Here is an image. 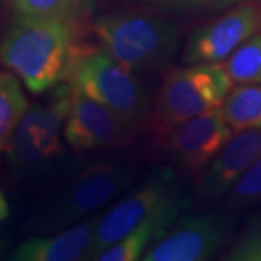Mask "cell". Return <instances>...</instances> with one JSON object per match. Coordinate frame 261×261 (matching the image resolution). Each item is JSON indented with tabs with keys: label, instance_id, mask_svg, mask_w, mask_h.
Returning a JSON list of instances; mask_svg holds the SVG:
<instances>
[{
	"label": "cell",
	"instance_id": "obj_1",
	"mask_svg": "<svg viewBox=\"0 0 261 261\" xmlns=\"http://www.w3.org/2000/svg\"><path fill=\"white\" fill-rule=\"evenodd\" d=\"M77 22L58 18L22 16L13 20L0 41V63L42 93L70 79L82 49Z\"/></svg>",
	"mask_w": 261,
	"mask_h": 261
},
{
	"label": "cell",
	"instance_id": "obj_2",
	"mask_svg": "<svg viewBox=\"0 0 261 261\" xmlns=\"http://www.w3.org/2000/svg\"><path fill=\"white\" fill-rule=\"evenodd\" d=\"M103 51L134 73H149L173 60L181 31L167 19L142 12H115L92 25Z\"/></svg>",
	"mask_w": 261,
	"mask_h": 261
},
{
	"label": "cell",
	"instance_id": "obj_3",
	"mask_svg": "<svg viewBox=\"0 0 261 261\" xmlns=\"http://www.w3.org/2000/svg\"><path fill=\"white\" fill-rule=\"evenodd\" d=\"M232 84L221 63L173 68L155 94L148 122L151 129L164 137L181 122L219 111Z\"/></svg>",
	"mask_w": 261,
	"mask_h": 261
},
{
	"label": "cell",
	"instance_id": "obj_4",
	"mask_svg": "<svg viewBox=\"0 0 261 261\" xmlns=\"http://www.w3.org/2000/svg\"><path fill=\"white\" fill-rule=\"evenodd\" d=\"M189 205L190 200L181 193L173 168L155 167L129 195L111 211L99 215L87 260H94L103 250L151 218L171 211H185Z\"/></svg>",
	"mask_w": 261,
	"mask_h": 261
},
{
	"label": "cell",
	"instance_id": "obj_5",
	"mask_svg": "<svg viewBox=\"0 0 261 261\" xmlns=\"http://www.w3.org/2000/svg\"><path fill=\"white\" fill-rule=\"evenodd\" d=\"M70 84L105 105L134 129L149 122L152 106L135 73L118 63L102 48L79 57Z\"/></svg>",
	"mask_w": 261,
	"mask_h": 261
},
{
	"label": "cell",
	"instance_id": "obj_6",
	"mask_svg": "<svg viewBox=\"0 0 261 261\" xmlns=\"http://www.w3.org/2000/svg\"><path fill=\"white\" fill-rule=\"evenodd\" d=\"M137 173L134 164L123 161H96L86 166L65 189L47 224L54 228L67 226L93 214L129 189Z\"/></svg>",
	"mask_w": 261,
	"mask_h": 261
},
{
	"label": "cell",
	"instance_id": "obj_7",
	"mask_svg": "<svg viewBox=\"0 0 261 261\" xmlns=\"http://www.w3.org/2000/svg\"><path fill=\"white\" fill-rule=\"evenodd\" d=\"M71 94V84L60 86L47 106L35 105L27 111L6 149L13 167H38L61 152L60 134L70 112Z\"/></svg>",
	"mask_w": 261,
	"mask_h": 261
},
{
	"label": "cell",
	"instance_id": "obj_8",
	"mask_svg": "<svg viewBox=\"0 0 261 261\" xmlns=\"http://www.w3.org/2000/svg\"><path fill=\"white\" fill-rule=\"evenodd\" d=\"M260 29V6L240 3L214 22L190 32L181 56L183 63H222L247 39L258 34Z\"/></svg>",
	"mask_w": 261,
	"mask_h": 261
},
{
	"label": "cell",
	"instance_id": "obj_9",
	"mask_svg": "<svg viewBox=\"0 0 261 261\" xmlns=\"http://www.w3.org/2000/svg\"><path fill=\"white\" fill-rule=\"evenodd\" d=\"M228 221L221 214L180 215L144 254V261H205L226 240Z\"/></svg>",
	"mask_w": 261,
	"mask_h": 261
},
{
	"label": "cell",
	"instance_id": "obj_10",
	"mask_svg": "<svg viewBox=\"0 0 261 261\" xmlns=\"http://www.w3.org/2000/svg\"><path fill=\"white\" fill-rule=\"evenodd\" d=\"M73 87L64 123L65 141L75 149H112L134 140V128L105 105Z\"/></svg>",
	"mask_w": 261,
	"mask_h": 261
},
{
	"label": "cell",
	"instance_id": "obj_11",
	"mask_svg": "<svg viewBox=\"0 0 261 261\" xmlns=\"http://www.w3.org/2000/svg\"><path fill=\"white\" fill-rule=\"evenodd\" d=\"M232 137L222 111L178 123L164 135V148L177 167L197 173L206 168Z\"/></svg>",
	"mask_w": 261,
	"mask_h": 261
},
{
	"label": "cell",
	"instance_id": "obj_12",
	"mask_svg": "<svg viewBox=\"0 0 261 261\" xmlns=\"http://www.w3.org/2000/svg\"><path fill=\"white\" fill-rule=\"evenodd\" d=\"M260 155L261 129L237 130L206 167L200 180V195L216 197L228 193Z\"/></svg>",
	"mask_w": 261,
	"mask_h": 261
},
{
	"label": "cell",
	"instance_id": "obj_13",
	"mask_svg": "<svg viewBox=\"0 0 261 261\" xmlns=\"http://www.w3.org/2000/svg\"><path fill=\"white\" fill-rule=\"evenodd\" d=\"M99 215L53 237H32L18 245L10 260L75 261L87 260Z\"/></svg>",
	"mask_w": 261,
	"mask_h": 261
},
{
	"label": "cell",
	"instance_id": "obj_14",
	"mask_svg": "<svg viewBox=\"0 0 261 261\" xmlns=\"http://www.w3.org/2000/svg\"><path fill=\"white\" fill-rule=\"evenodd\" d=\"M183 211H171L167 214L154 216L144 224L137 226L134 231L126 233L118 243L103 250L96 261H135L142 260L149 247L160 240Z\"/></svg>",
	"mask_w": 261,
	"mask_h": 261
},
{
	"label": "cell",
	"instance_id": "obj_15",
	"mask_svg": "<svg viewBox=\"0 0 261 261\" xmlns=\"http://www.w3.org/2000/svg\"><path fill=\"white\" fill-rule=\"evenodd\" d=\"M221 111L233 132L261 129V86L240 84L229 92Z\"/></svg>",
	"mask_w": 261,
	"mask_h": 261
},
{
	"label": "cell",
	"instance_id": "obj_16",
	"mask_svg": "<svg viewBox=\"0 0 261 261\" xmlns=\"http://www.w3.org/2000/svg\"><path fill=\"white\" fill-rule=\"evenodd\" d=\"M28 109V99L18 79L0 71V152L8 149L19 122Z\"/></svg>",
	"mask_w": 261,
	"mask_h": 261
},
{
	"label": "cell",
	"instance_id": "obj_17",
	"mask_svg": "<svg viewBox=\"0 0 261 261\" xmlns=\"http://www.w3.org/2000/svg\"><path fill=\"white\" fill-rule=\"evenodd\" d=\"M221 64L233 84L261 86V34L247 39Z\"/></svg>",
	"mask_w": 261,
	"mask_h": 261
},
{
	"label": "cell",
	"instance_id": "obj_18",
	"mask_svg": "<svg viewBox=\"0 0 261 261\" xmlns=\"http://www.w3.org/2000/svg\"><path fill=\"white\" fill-rule=\"evenodd\" d=\"M18 15L32 18H58L77 22L84 0H12Z\"/></svg>",
	"mask_w": 261,
	"mask_h": 261
},
{
	"label": "cell",
	"instance_id": "obj_19",
	"mask_svg": "<svg viewBox=\"0 0 261 261\" xmlns=\"http://www.w3.org/2000/svg\"><path fill=\"white\" fill-rule=\"evenodd\" d=\"M226 202L235 209L261 203V155L229 189Z\"/></svg>",
	"mask_w": 261,
	"mask_h": 261
},
{
	"label": "cell",
	"instance_id": "obj_20",
	"mask_svg": "<svg viewBox=\"0 0 261 261\" xmlns=\"http://www.w3.org/2000/svg\"><path fill=\"white\" fill-rule=\"evenodd\" d=\"M226 261H261V224L255 225L224 257Z\"/></svg>",
	"mask_w": 261,
	"mask_h": 261
},
{
	"label": "cell",
	"instance_id": "obj_21",
	"mask_svg": "<svg viewBox=\"0 0 261 261\" xmlns=\"http://www.w3.org/2000/svg\"><path fill=\"white\" fill-rule=\"evenodd\" d=\"M243 0H174L177 6L197 13H218L240 5Z\"/></svg>",
	"mask_w": 261,
	"mask_h": 261
},
{
	"label": "cell",
	"instance_id": "obj_22",
	"mask_svg": "<svg viewBox=\"0 0 261 261\" xmlns=\"http://www.w3.org/2000/svg\"><path fill=\"white\" fill-rule=\"evenodd\" d=\"M8 216H9V203H8V200H6L5 193L0 190V222L5 221Z\"/></svg>",
	"mask_w": 261,
	"mask_h": 261
},
{
	"label": "cell",
	"instance_id": "obj_23",
	"mask_svg": "<svg viewBox=\"0 0 261 261\" xmlns=\"http://www.w3.org/2000/svg\"><path fill=\"white\" fill-rule=\"evenodd\" d=\"M252 2H261V0H252Z\"/></svg>",
	"mask_w": 261,
	"mask_h": 261
},
{
	"label": "cell",
	"instance_id": "obj_24",
	"mask_svg": "<svg viewBox=\"0 0 261 261\" xmlns=\"http://www.w3.org/2000/svg\"><path fill=\"white\" fill-rule=\"evenodd\" d=\"M0 245H2V244H0Z\"/></svg>",
	"mask_w": 261,
	"mask_h": 261
}]
</instances>
